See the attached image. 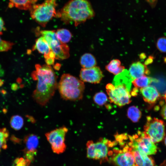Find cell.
Wrapping results in <instances>:
<instances>
[{
	"label": "cell",
	"instance_id": "83f0119b",
	"mask_svg": "<svg viewBox=\"0 0 166 166\" xmlns=\"http://www.w3.org/2000/svg\"><path fill=\"white\" fill-rule=\"evenodd\" d=\"M31 161L23 158H16L14 161V163L16 164V166H29Z\"/></svg>",
	"mask_w": 166,
	"mask_h": 166
},
{
	"label": "cell",
	"instance_id": "ac0fdd59",
	"mask_svg": "<svg viewBox=\"0 0 166 166\" xmlns=\"http://www.w3.org/2000/svg\"><path fill=\"white\" fill-rule=\"evenodd\" d=\"M9 7H14L21 10H27L30 8L38 0H9Z\"/></svg>",
	"mask_w": 166,
	"mask_h": 166
},
{
	"label": "cell",
	"instance_id": "e0dca14e",
	"mask_svg": "<svg viewBox=\"0 0 166 166\" xmlns=\"http://www.w3.org/2000/svg\"><path fill=\"white\" fill-rule=\"evenodd\" d=\"M24 141L26 146L25 151L37 152L39 142L37 136L33 134H29L25 136Z\"/></svg>",
	"mask_w": 166,
	"mask_h": 166
},
{
	"label": "cell",
	"instance_id": "30bf717a",
	"mask_svg": "<svg viewBox=\"0 0 166 166\" xmlns=\"http://www.w3.org/2000/svg\"><path fill=\"white\" fill-rule=\"evenodd\" d=\"M114 86L112 89L106 90L110 102L120 107L130 103L131 88L123 84Z\"/></svg>",
	"mask_w": 166,
	"mask_h": 166
},
{
	"label": "cell",
	"instance_id": "4dcf8cb0",
	"mask_svg": "<svg viewBox=\"0 0 166 166\" xmlns=\"http://www.w3.org/2000/svg\"><path fill=\"white\" fill-rule=\"evenodd\" d=\"M161 114L163 118L166 120V104L162 107L161 111Z\"/></svg>",
	"mask_w": 166,
	"mask_h": 166
},
{
	"label": "cell",
	"instance_id": "52a82bcc",
	"mask_svg": "<svg viewBox=\"0 0 166 166\" xmlns=\"http://www.w3.org/2000/svg\"><path fill=\"white\" fill-rule=\"evenodd\" d=\"M144 130L146 135L154 143L162 141L165 135L164 122L160 119L149 116L147 117Z\"/></svg>",
	"mask_w": 166,
	"mask_h": 166
},
{
	"label": "cell",
	"instance_id": "9a60e30c",
	"mask_svg": "<svg viewBox=\"0 0 166 166\" xmlns=\"http://www.w3.org/2000/svg\"><path fill=\"white\" fill-rule=\"evenodd\" d=\"M132 150L135 160L134 166H155L152 157L136 149L132 148Z\"/></svg>",
	"mask_w": 166,
	"mask_h": 166
},
{
	"label": "cell",
	"instance_id": "836d02e7",
	"mask_svg": "<svg viewBox=\"0 0 166 166\" xmlns=\"http://www.w3.org/2000/svg\"><path fill=\"white\" fill-rule=\"evenodd\" d=\"M164 143L165 146H166V136L165 137L164 139Z\"/></svg>",
	"mask_w": 166,
	"mask_h": 166
},
{
	"label": "cell",
	"instance_id": "e575fe53",
	"mask_svg": "<svg viewBox=\"0 0 166 166\" xmlns=\"http://www.w3.org/2000/svg\"><path fill=\"white\" fill-rule=\"evenodd\" d=\"M164 97L166 101V93L164 94Z\"/></svg>",
	"mask_w": 166,
	"mask_h": 166
},
{
	"label": "cell",
	"instance_id": "5bb4252c",
	"mask_svg": "<svg viewBox=\"0 0 166 166\" xmlns=\"http://www.w3.org/2000/svg\"><path fill=\"white\" fill-rule=\"evenodd\" d=\"M128 72L133 81L143 75H148L150 73L146 65L139 61L132 63L130 66Z\"/></svg>",
	"mask_w": 166,
	"mask_h": 166
},
{
	"label": "cell",
	"instance_id": "603a6c76",
	"mask_svg": "<svg viewBox=\"0 0 166 166\" xmlns=\"http://www.w3.org/2000/svg\"><path fill=\"white\" fill-rule=\"evenodd\" d=\"M128 117L134 122H137L140 118L141 113L136 107L132 106L129 107L127 111Z\"/></svg>",
	"mask_w": 166,
	"mask_h": 166
},
{
	"label": "cell",
	"instance_id": "ba28073f",
	"mask_svg": "<svg viewBox=\"0 0 166 166\" xmlns=\"http://www.w3.org/2000/svg\"><path fill=\"white\" fill-rule=\"evenodd\" d=\"M114 143L106 139H101L96 143L88 141L86 144L87 157L96 160H106L110 153L109 147L113 146Z\"/></svg>",
	"mask_w": 166,
	"mask_h": 166
},
{
	"label": "cell",
	"instance_id": "d6a6232c",
	"mask_svg": "<svg viewBox=\"0 0 166 166\" xmlns=\"http://www.w3.org/2000/svg\"><path fill=\"white\" fill-rule=\"evenodd\" d=\"M153 59L152 56L149 57L145 61L144 64L146 65H148L152 63L153 61Z\"/></svg>",
	"mask_w": 166,
	"mask_h": 166
},
{
	"label": "cell",
	"instance_id": "9c48e42d",
	"mask_svg": "<svg viewBox=\"0 0 166 166\" xmlns=\"http://www.w3.org/2000/svg\"><path fill=\"white\" fill-rule=\"evenodd\" d=\"M68 131V128L63 126L45 133V137L54 152L59 154L65 151V137Z\"/></svg>",
	"mask_w": 166,
	"mask_h": 166
},
{
	"label": "cell",
	"instance_id": "1f68e13d",
	"mask_svg": "<svg viewBox=\"0 0 166 166\" xmlns=\"http://www.w3.org/2000/svg\"><path fill=\"white\" fill-rule=\"evenodd\" d=\"M5 23L2 19L0 17V34H2L3 31L5 30Z\"/></svg>",
	"mask_w": 166,
	"mask_h": 166
},
{
	"label": "cell",
	"instance_id": "7402d4cb",
	"mask_svg": "<svg viewBox=\"0 0 166 166\" xmlns=\"http://www.w3.org/2000/svg\"><path fill=\"white\" fill-rule=\"evenodd\" d=\"M57 38L62 43L66 44L71 40L72 34L70 32L65 29H60L56 32Z\"/></svg>",
	"mask_w": 166,
	"mask_h": 166
},
{
	"label": "cell",
	"instance_id": "3957f363",
	"mask_svg": "<svg viewBox=\"0 0 166 166\" xmlns=\"http://www.w3.org/2000/svg\"><path fill=\"white\" fill-rule=\"evenodd\" d=\"M57 88L62 99L74 101L82 98L85 85L81 80L69 74H64L58 84Z\"/></svg>",
	"mask_w": 166,
	"mask_h": 166
},
{
	"label": "cell",
	"instance_id": "8fae6325",
	"mask_svg": "<svg viewBox=\"0 0 166 166\" xmlns=\"http://www.w3.org/2000/svg\"><path fill=\"white\" fill-rule=\"evenodd\" d=\"M116 154L113 156V160L117 166H134L135 160L132 148L126 145L122 150H114Z\"/></svg>",
	"mask_w": 166,
	"mask_h": 166
},
{
	"label": "cell",
	"instance_id": "7a4b0ae2",
	"mask_svg": "<svg viewBox=\"0 0 166 166\" xmlns=\"http://www.w3.org/2000/svg\"><path fill=\"white\" fill-rule=\"evenodd\" d=\"M94 15V10L88 0H70L57 12L56 17L66 23L72 22L77 26Z\"/></svg>",
	"mask_w": 166,
	"mask_h": 166
},
{
	"label": "cell",
	"instance_id": "277c9868",
	"mask_svg": "<svg viewBox=\"0 0 166 166\" xmlns=\"http://www.w3.org/2000/svg\"><path fill=\"white\" fill-rule=\"evenodd\" d=\"M57 0H45L41 4H35L29 9L31 18L42 27L53 18L56 17Z\"/></svg>",
	"mask_w": 166,
	"mask_h": 166
},
{
	"label": "cell",
	"instance_id": "7c38bea8",
	"mask_svg": "<svg viewBox=\"0 0 166 166\" xmlns=\"http://www.w3.org/2000/svg\"><path fill=\"white\" fill-rule=\"evenodd\" d=\"M103 77L102 71L98 66L88 69L82 68L80 72V80L83 82L97 84Z\"/></svg>",
	"mask_w": 166,
	"mask_h": 166
},
{
	"label": "cell",
	"instance_id": "5b68a950",
	"mask_svg": "<svg viewBox=\"0 0 166 166\" xmlns=\"http://www.w3.org/2000/svg\"><path fill=\"white\" fill-rule=\"evenodd\" d=\"M129 142L128 145L132 148L147 155L155 154L157 148L144 132L138 131L132 136L128 135Z\"/></svg>",
	"mask_w": 166,
	"mask_h": 166
},
{
	"label": "cell",
	"instance_id": "2e32d148",
	"mask_svg": "<svg viewBox=\"0 0 166 166\" xmlns=\"http://www.w3.org/2000/svg\"><path fill=\"white\" fill-rule=\"evenodd\" d=\"M36 49L39 53L44 55L45 59L48 57L53 52L47 42L42 36L38 38L36 41L35 44L33 47V50Z\"/></svg>",
	"mask_w": 166,
	"mask_h": 166
},
{
	"label": "cell",
	"instance_id": "cb8c5ba5",
	"mask_svg": "<svg viewBox=\"0 0 166 166\" xmlns=\"http://www.w3.org/2000/svg\"><path fill=\"white\" fill-rule=\"evenodd\" d=\"M10 124L12 128L15 130H18L23 127L24 120L22 117L20 116L14 115L11 117Z\"/></svg>",
	"mask_w": 166,
	"mask_h": 166
},
{
	"label": "cell",
	"instance_id": "6da1fadb",
	"mask_svg": "<svg viewBox=\"0 0 166 166\" xmlns=\"http://www.w3.org/2000/svg\"><path fill=\"white\" fill-rule=\"evenodd\" d=\"M35 67L31 76L37 83L32 97L39 105L45 106L54 96L57 88V76L49 65L37 64Z\"/></svg>",
	"mask_w": 166,
	"mask_h": 166
},
{
	"label": "cell",
	"instance_id": "8992f818",
	"mask_svg": "<svg viewBox=\"0 0 166 166\" xmlns=\"http://www.w3.org/2000/svg\"><path fill=\"white\" fill-rule=\"evenodd\" d=\"M40 33L54 53L56 59L63 60L69 57V46L66 44L62 43L58 39L55 31L42 30Z\"/></svg>",
	"mask_w": 166,
	"mask_h": 166
},
{
	"label": "cell",
	"instance_id": "d6986e66",
	"mask_svg": "<svg viewBox=\"0 0 166 166\" xmlns=\"http://www.w3.org/2000/svg\"><path fill=\"white\" fill-rule=\"evenodd\" d=\"M80 64L83 68H90L95 66L97 61L94 57L90 53H85L81 57Z\"/></svg>",
	"mask_w": 166,
	"mask_h": 166
},
{
	"label": "cell",
	"instance_id": "484cf974",
	"mask_svg": "<svg viewBox=\"0 0 166 166\" xmlns=\"http://www.w3.org/2000/svg\"><path fill=\"white\" fill-rule=\"evenodd\" d=\"M107 97L103 92H100L96 93L93 97L94 102L98 105L102 106L104 105L107 101Z\"/></svg>",
	"mask_w": 166,
	"mask_h": 166
},
{
	"label": "cell",
	"instance_id": "d4e9b609",
	"mask_svg": "<svg viewBox=\"0 0 166 166\" xmlns=\"http://www.w3.org/2000/svg\"><path fill=\"white\" fill-rule=\"evenodd\" d=\"M9 136L8 131L6 128H0V151L1 149L7 148L6 143Z\"/></svg>",
	"mask_w": 166,
	"mask_h": 166
},
{
	"label": "cell",
	"instance_id": "44dd1931",
	"mask_svg": "<svg viewBox=\"0 0 166 166\" xmlns=\"http://www.w3.org/2000/svg\"><path fill=\"white\" fill-rule=\"evenodd\" d=\"M155 80L144 75L134 79L132 83L135 88L140 89L150 85Z\"/></svg>",
	"mask_w": 166,
	"mask_h": 166
},
{
	"label": "cell",
	"instance_id": "4fadbf2b",
	"mask_svg": "<svg viewBox=\"0 0 166 166\" xmlns=\"http://www.w3.org/2000/svg\"><path fill=\"white\" fill-rule=\"evenodd\" d=\"M140 91L144 101L149 104L155 103L160 96L156 87L152 85L140 88Z\"/></svg>",
	"mask_w": 166,
	"mask_h": 166
},
{
	"label": "cell",
	"instance_id": "ffe728a7",
	"mask_svg": "<svg viewBox=\"0 0 166 166\" xmlns=\"http://www.w3.org/2000/svg\"><path fill=\"white\" fill-rule=\"evenodd\" d=\"M121 62L118 59H113L105 66V69L114 75H117L124 69V67L121 65Z\"/></svg>",
	"mask_w": 166,
	"mask_h": 166
},
{
	"label": "cell",
	"instance_id": "f546056e",
	"mask_svg": "<svg viewBox=\"0 0 166 166\" xmlns=\"http://www.w3.org/2000/svg\"><path fill=\"white\" fill-rule=\"evenodd\" d=\"M25 152L26 159L31 162L34 160V156L36 155L37 152L27 151H25Z\"/></svg>",
	"mask_w": 166,
	"mask_h": 166
},
{
	"label": "cell",
	"instance_id": "f1b7e54d",
	"mask_svg": "<svg viewBox=\"0 0 166 166\" xmlns=\"http://www.w3.org/2000/svg\"><path fill=\"white\" fill-rule=\"evenodd\" d=\"M2 35L0 34V36ZM9 48L8 41L2 40L0 36V52L7 51Z\"/></svg>",
	"mask_w": 166,
	"mask_h": 166
},
{
	"label": "cell",
	"instance_id": "4316f807",
	"mask_svg": "<svg viewBox=\"0 0 166 166\" xmlns=\"http://www.w3.org/2000/svg\"><path fill=\"white\" fill-rule=\"evenodd\" d=\"M156 45L160 52L166 53V37H162L159 38L156 41Z\"/></svg>",
	"mask_w": 166,
	"mask_h": 166
}]
</instances>
